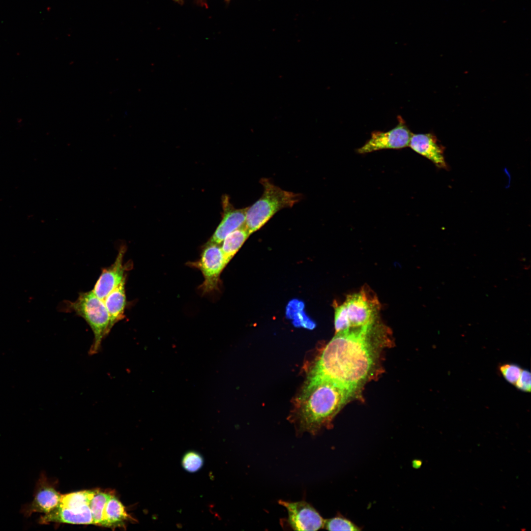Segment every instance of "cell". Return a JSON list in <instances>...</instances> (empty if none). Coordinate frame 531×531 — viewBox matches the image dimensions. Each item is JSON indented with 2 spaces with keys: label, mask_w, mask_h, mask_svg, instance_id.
Returning a JSON list of instances; mask_svg holds the SVG:
<instances>
[{
  "label": "cell",
  "mask_w": 531,
  "mask_h": 531,
  "mask_svg": "<svg viewBox=\"0 0 531 531\" xmlns=\"http://www.w3.org/2000/svg\"><path fill=\"white\" fill-rule=\"evenodd\" d=\"M384 327L378 320L361 328L336 333L309 376L332 382L354 395L374 367L378 338Z\"/></svg>",
  "instance_id": "1"
},
{
  "label": "cell",
  "mask_w": 531,
  "mask_h": 531,
  "mask_svg": "<svg viewBox=\"0 0 531 531\" xmlns=\"http://www.w3.org/2000/svg\"><path fill=\"white\" fill-rule=\"evenodd\" d=\"M353 396L332 382L309 376L298 398L294 418L298 432L315 435Z\"/></svg>",
  "instance_id": "2"
},
{
  "label": "cell",
  "mask_w": 531,
  "mask_h": 531,
  "mask_svg": "<svg viewBox=\"0 0 531 531\" xmlns=\"http://www.w3.org/2000/svg\"><path fill=\"white\" fill-rule=\"evenodd\" d=\"M380 304L368 287L347 296L345 301L335 307V333L362 327L379 320Z\"/></svg>",
  "instance_id": "3"
},
{
  "label": "cell",
  "mask_w": 531,
  "mask_h": 531,
  "mask_svg": "<svg viewBox=\"0 0 531 531\" xmlns=\"http://www.w3.org/2000/svg\"><path fill=\"white\" fill-rule=\"evenodd\" d=\"M261 197L247 207L245 225L251 234L264 226L279 210L290 208L298 203L301 194L284 190L275 185L268 178H262Z\"/></svg>",
  "instance_id": "4"
},
{
  "label": "cell",
  "mask_w": 531,
  "mask_h": 531,
  "mask_svg": "<svg viewBox=\"0 0 531 531\" xmlns=\"http://www.w3.org/2000/svg\"><path fill=\"white\" fill-rule=\"evenodd\" d=\"M66 304L68 310L83 318L91 328L94 339L88 354H96L101 349L103 340L111 330L109 316L104 301L91 290L80 293L75 301L67 302Z\"/></svg>",
  "instance_id": "5"
},
{
  "label": "cell",
  "mask_w": 531,
  "mask_h": 531,
  "mask_svg": "<svg viewBox=\"0 0 531 531\" xmlns=\"http://www.w3.org/2000/svg\"><path fill=\"white\" fill-rule=\"evenodd\" d=\"M92 490H85L62 495L58 506L39 519L40 524L50 522L72 524H93L89 507Z\"/></svg>",
  "instance_id": "6"
},
{
  "label": "cell",
  "mask_w": 531,
  "mask_h": 531,
  "mask_svg": "<svg viewBox=\"0 0 531 531\" xmlns=\"http://www.w3.org/2000/svg\"><path fill=\"white\" fill-rule=\"evenodd\" d=\"M201 270L204 280L199 289L203 295L219 291L220 275L227 263L219 244L209 241L205 245L200 259L186 264Z\"/></svg>",
  "instance_id": "7"
},
{
  "label": "cell",
  "mask_w": 531,
  "mask_h": 531,
  "mask_svg": "<svg viewBox=\"0 0 531 531\" xmlns=\"http://www.w3.org/2000/svg\"><path fill=\"white\" fill-rule=\"evenodd\" d=\"M412 134L405 121L398 117V123L394 128L386 132L373 131L371 138L357 152L365 154L382 149L404 148L409 146Z\"/></svg>",
  "instance_id": "8"
},
{
  "label": "cell",
  "mask_w": 531,
  "mask_h": 531,
  "mask_svg": "<svg viewBox=\"0 0 531 531\" xmlns=\"http://www.w3.org/2000/svg\"><path fill=\"white\" fill-rule=\"evenodd\" d=\"M288 511L289 526L294 531H317L324 528V520L309 503L302 501L295 502L278 501Z\"/></svg>",
  "instance_id": "9"
},
{
  "label": "cell",
  "mask_w": 531,
  "mask_h": 531,
  "mask_svg": "<svg viewBox=\"0 0 531 531\" xmlns=\"http://www.w3.org/2000/svg\"><path fill=\"white\" fill-rule=\"evenodd\" d=\"M61 496L54 484L42 473L36 483L33 500L23 505L21 512L27 517L35 513H48L58 506Z\"/></svg>",
  "instance_id": "10"
},
{
  "label": "cell",
  "mask_w": 531,
  "mask_h": 531,
  "mask_svg": "<svg viewBox=\"0 0 531 531\" xmlns=\"http://www.w3.org/2000/svg\"><path fill=\"white\" fill-rule=\"evenodd\" d=\"M125 247L120 248L114 263L110 266L104 268L92 290L101 299L104 300L106 296L125 279L127 267L123 264Z\"/></svg>",
  "instance_id": "11"
},
{
  "label": "cell",
  "mask_w": 531,
  "mask_h": 531,
  "mask_svg": "<svg viewBox=\"0 0 531 531\" xmlns=\"http://www.w3.org/2000/svg\"><path fill=\"white\" fill-rule=\"evenodd\" d=\"M409 146L414 151L425 157L439 168L447 169L444 156V147L436 137L431 133L412 134Z\"/></svg>",
  "instance_id": "12"
},
{
  "label": "cell",
  "mask_w": 531,
  "mask_h": 531,
  "mask_svg": "<svg viewBox=\"0 0 531 531\" xmlns=\"http://www.w3.org/2000/svg\"><path fill=\"white\" fill-rule=\"evenodd\" d=\"M223 218L209 240V242L220 244L231 233L245 223L247 207L235 208L229 202L228 197L223 201Z\"/></svg>",
  "instance_id": "13"
},
{
  "label": "cell",
  "mask_w": 531,
  "mask_h": 531,
  "mask_svg": "<svg viewBox=\"0 0 531 531\" xmlns=\"http://www.w3.org/2000/svg\"><path fill=\"white\" fill-rule=\"evenodd\" d=\"M125 280L126 279H124L103 300L109 316L111 329L116 323L125 317L124 312L127 303Z\"/></svg>",
  "instance_id": "14"
},
{
  "label": "cell",
  "mask_w": 531,
  "mask_h": 531,
  "mask_svg": "<svg viewBox=\"0 0 531 531\" xmlns=\"http://www.w3.org/2000/svg\"><path fill=\"white\" fill-rule=\"evenodd\" d=\"M129 518L121 502L114 495L110 494L104 511L103 526L121 527Z\"/></svg>",
  "instance_id": "15"
},
{
  "label": "cell",
  "mask_w": 531,
  "mask_h": 531,
  "mask_svg": "<svg viewBox=\"0 0 531 531\" xmlns=\"http://www.w3.org/2000/svg\"><path fill=\"white\" fill-rule=\"evenodd\" d=\"M250 235L244 224L225 238L221 248L227 264Z\"/></svg>",
  "instance_id": "16"
},
{
  "label": "cell",
  "mask_w": 531,
  "mask_h": 531,
  "mask_svg": "<svg viewBox=\"0 0 531 531\" xmlns=\"http://www.w3.org/2000/svg\"><path fill=\"white\" fill-rule=\"evenodd\" d=\"M110 493L99 490H92L89 500V507L92 514L93 524L103 526L104 511Z\"/></svg>",
  "instance_id": "17"
},
{
  "label": "cell",
  "mask_w": 531,
  "mask_h": 531,
  "mask_svg": "<svg viewBox=\"0 0 531 531\" xmlns=\"http://www.w3.org/2000/svg\"><path fill=\"white\" fill-rule=\"evenodd\" d=\"M324 528L329 531H359L351 521L341 516H336L324 520Z\"/></svg>",
  "instance_id": "18"
},
{
  "label": "cell",
  "mask_w": 531,
  "mask_h": 531,
  "mask_svg": "<svg viewBox=\"0 0 531 531\" xmlns=\"http://www.w3.org/2000/svg\"><path fill=\"white\" fill-rule=\"evenodd\" d=\"M182 465L184 469L189 472L198 471L203 465V459L201 455L194 451H189L183 456Z\"/></svg>",
  "instance_id": "19"
},
{
  "label": "cell",
  "mask_w": 531,
  "mask_h": 531,
  "mask_svg": "<svg viewBox=\"0 0 531 531\" xmlns=\"http://www.w3.org/2000/svg\"><path fill=\"white\" fill-rule=\"evenodd\" d=\"M522 369L515 364H505L500 367V371L503 378L509 383L515 384L519 378Z\"/></svg>",
  "instance_id": "20"
},
{
  "label": "cell",
  "mask_w": 531,
  "mask_h": 531,
  "mask_svg": "<svg viewBox=\"0 0 531 531\" xmlns=\"http://www.w3.org/2000/svg\"><path fill=\"white\" fill-rule=\"evenodd\" d=\"M531 373L528 370H522L520 376L515 385L519 390L525 392L531 391Z\"/></svg>",
  "instance_id": "21"
},
{
  "label": "cell",
  "mask_w": 531,
  "mask_h": 531,
  "mask_svg": "<svg viewBox=\"0 0 531 531\" xmlns=\"http://www.w3.org/2000/svg\"><path fill=\"white\" fill-rule=\"evenodd\" d=\"M174 0L178 2V1H181V0Z\"/></svg>",
  "instance_id": "22"
}]
</instances>
